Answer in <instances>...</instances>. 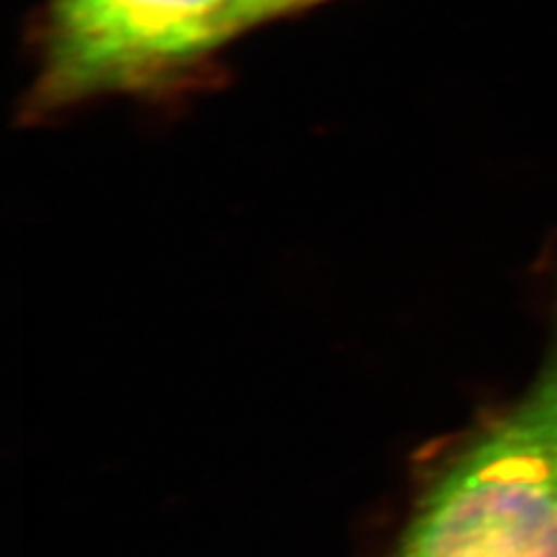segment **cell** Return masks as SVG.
<instances>
[{
    "mask_svg": "<svg viewBox=\"0 0 557 557\" xmlns=\"http://www.w3.org/2000/svg\"><path fill=\"white\" fill-rule=\"evenodd\" d=\"M395 557H557V307L532 386L434 481Z\"/></svg>",
    "mask_w": 557,
    "mask_h": 557,
    "instance_id": "obj_1",
    "label": "cell"
},
{
    "mask_svg": "<svg viewBox=\"0 0 557 557\" xmlns=\"http://www.w3.org/2000/svg\"><path fill=\"white\" fill-rule=\"evenodd\" d=\"M244 28L235 0H47L35 108L147 89Z\"/></svg>",
    "mask_w": 557,
    "mask_h": 557,
    "instance_id": "obj_2",
    "label": "cell"
},
{
    "mask_svg": "<svg viewBox=\"0 0 557 557\" xmlns=\"http://www.w3.org/2000/svg\"><path fill=\"white\" fill-rule=\"evenodd\" d=\"M235 3L244 24L249 28L260 22L276 20V16H286L305 8L319 5L323 0H235Z\"/></svg>",
    "mask_w": 557,
    "mask_h": 557,
    "instance_id": "obj_3",
    "label": "cell"
}]
</instances>
